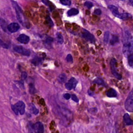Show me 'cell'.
I'll return each instance as SVG.
<instances>
[{
    "label": "cell",
    "instance_id": "1",
    "mask_svg": "<svg viewBox=\"0 0 133 133\" xmlns=\"http://www.w3.org/2000/svg\"><path fill=\"white\" fill-rule=\"evenodd\" d=\"M123 53L127 57L132 54L133 50V38L128 30L125 31L123 35Z\"/></svg>",
    "mask_w": 133,
    "mask_h": 133
},
{
    "label": "cell",
    "instance_id": "2",
    "mask_svg": "<svg viewBox=\"0 0 133 133\" xmlns=\"http://www.w3.org/2000/svg\"><path fill=\"white\" fill-rule=\"evenodd\" d=\"M12 4L13 6L14 7V8L15 9V10L18 20L19 21L20 23H21L24 26H25V17L23 13V11H22L20 6L18 5V3L16 1H14V0H12Z\"/></svg>",
    "mask_w": 133,
    "mask_h": 133
},
{
    "label": "cell",
    "instance_id": "3",
    "mask_svg": "<svg viewBox=\"0 0 133 133\" xmlns=\"http://www.w3.org/2000/svg\"><path fill=\"white\" fill-rule=\"evenodd\" d=\"M11 108L14 112L16 115L20 113L21 115H23L25 112V104L22 101H18L15 105H12Z\"/></svg>",
    "mask_w": 133,
    "mask_h": 133
},
{
    "label": "cell",
    "instance_id": "4",
    "mask_svg": "<svg viewBox=\"0 0 133 133\" xmlns=\"http://www.w3.org/2000/svg\"><path fill=\"white\" fill-rule=\"evenodd\" d=\"M124 106L125 109L128 112H133V88L125 101Z\"/></svg>",
    "mask_w": 133,
    "mask_h": 133
},
{
    "label": "cell",
    "instance_id": "5",
    "mask_svg": "<svg viewBox=\"0 0 133 133\" xmlns=\"http://www.w3.org/2000/svg\"><path fill=\"white\" fill-rule=\"evenodd\" d=\"M116 60L115 59L112 58L111 60L110 61V65H111V72L113 76L118 80H121L122 78V76L117 72L116 68Z\"/></svg>",
    "mask_w": 133,
    "mask_h": 133
},
{
    "label": "cell",
    "instance_id": "6",
    "mask_svg": "<svg viewBox=\"0 0 133 133\" xmlns=\"http://www.w3.org/2000/svg\"><path fill=\"white\" fill-rule=\"evenodd\" d=\"M14 50L16 51V52L21 54L22 55H24L25 56H29L30 55L31 52L30 50L29 49L25 48L23 46H19V45H15L14 46Z\"/></svg>",
    "mask_w": 133,
    "mask_h": 133
},
{
    "label": "cell",
    "instance_id": "7",
    "mask_svg": "<svg viewBox=\"0 0 133 133\" xmlns=\"http://www.w3.org/2000/svg\"><path fill=\"white\" fill-rule=\"evenodd\" d=\"M82 36L86 41H89L91 43H94L95 41V38L94 36L90 33L85 29H83V32L82 33Z\"/></svg>",
    "mask_w": 133,
    "mask_h": 133
},
{
    "label": "cell",
    "instance_id": "8",
    "mask_svg": "<svg viewBox=\"0 0 133 133\" xmlns=\"http://www.w3.org/2000/svg\"><path fill=\"white\" fill-rule=\"evenodd\" d=\"M78 81L75 78H71L68 82L65 83V88L68 90H71L73 88H75L78 84Z\"/></svg>",
    "mask_w": 133,
    "mask_h": 133
},
{
    "label": "cell",
    "instance_id": "9",
    "mask_svg": "<svg viewBox=\"0 0 133 133\" xmlns=\"http://www.w3.org/2000/svg\"><path fill=\"white\" fill-rule=\"evenodd\" d=\"M7 29H8V31L11 33H15L16 32L19 30L20 29V26L18 24L16 23H13L10 24L8 27H7Z\"/></svg>",
    "mask_w": 133,
    "mask_h": 133
},
{
    "label": "cell",
    "instance_id": "10",
    "mask_svg": "<svg viewBox=\"0 0 133 133\" xmlns=\"http://www.w3.org/2000/svg\"><path fill=\"white\" fill-rule=\"evenodd\" d=\"M33 128L35 131L38 133H42L44 131L43 125L42 123L40 122H38L35 123L33 126Z\"/></svg>",
    "mask_w": 133,
    "mask_h": 133
},
{
    "label": "cell",
    "instance_id": "11",
    "mask_svg": "<svg viewBox=\"0 0 133 133\" xmlns=\"http://www.w3.org/2000/svg\"><path fill=\"white\" fill-rule=\"evenodd\" d=\"M17 40L22 44H28L30 41V37L25 34H21L18 37Z\"/></svg>",
    "mask_w": 133,
    "mask_h": 133
},
{
    "label": "cell",
    "instance_id": "12",
    "mask_svg": "<svg viewBox=\"0 0 133 133\" xmlns=\"http://www.w3.org/2000/svg\"><path fill=\"white\" fill-rule=\"evenodd\" d=\"M108 8L111 11L112 13L115 17L117 18L119 17L120 13H119V10H118V8L116 6L113 5H110L108 6Z\"/></svg>",
    "mask_w": 133,
    "mask_h": 133
},
{
    "label": "cell",
    "instance_id": "13",
    "mask_svg": "<svg viewBox=\"0 0 133 133\" xmlns=\"http://www.w3.org/2000/svg\"><path fill=\"white\" fill-rule=\"evenodd\" d=\"M43 61V58L38 56L34 57L31 60V63L35 66H38L42 63Z\"/></svg>",
    "mask_w": 133,
    "mask_h": 133
},
{
    "label": "cell",
    "instance_id": "14",
    "mask_svg": "<svg viewBox=\"0 0 133 133\" xmlns=\"http://www.w3.org/2000/svg\"><path fill=\"white\" fill-rule=\"evenodd\" d=\"M123 120L124 123L126 125H133V121L130 119L129 115L126 113L123 116Z\"/></svg>",
    "mask_w": 133,
    "mask_h": 133
},
{
    "label": "cell",
    "instance_id": "15",
    "mask_svg": "<svg viewBox=\"0 0 133 133\" xmlns=\"http://www.w3.org/2000/svg\"><path fill=\"white\" fill-rule=\"evenodd\" d=\"M28 106H29V109L30 110V111L31 112V113L34 115H37L39 114V110L36 108V107L33 103H31L30 104H29Z\"/></svg>",
    "mask_w": 133,
    "mask_h": 133
},
{
    "label": "cell",
    "instance_id": "16",
    "mask_svg": "<svg viewBox=\"0 0 133 133\" xmlns=\"http://www.w3.org/2000/svg\"><path fill=\"white\" fill-rule=\"evenodd\" d=\"M106 95L108 97H116L117 96V93L115 90L113 89V88H110L107 92Z\"/></svg>",
    "mask_w": 133,
    "mask_h": 133
},
{
    "label": "cell",
    "instance_id": "17",
    "mask_svg": "<svg viewBox=\"0 0 133 133\" xmlns=\"http://www.w3.org/2000/svg\"><path fill=\"white\" fill-rule=\"evenodd\" d=\"M119 18L122 19V20H127L132 18L131 15L127 13H120V15L118 17Z\"/></svg>",
    "mask_w": 133,
    "mask_h": 133
},
{
    "label": "cell",
    "instance_id": "18",
    "mask_svg": "<svg viewBox=\"0 0 133 133\" xmlns=\"http://www.w3.org/2000/svg\"><path fill=\"white\" fill-rule=\"evenodd\" d=\"M79 13V11L78 10L75 8H72L69 10L67 12V15L69 17L75 16Z\"/></svg>",
    "mask_w": 133,
    "mask_h": 133
},
{
    "label": "cell",
    "instance_id": "19",
    "mask_svg": "<svg viewBox=\"0 0 133 133\" xmlns=\"http://www.w3.org/2000/svg\"><path fill=\"white\" fill-rule=\"evenodd\" d=\"M66 80V76L64 73H61L58 77V81L59 83H63L65 82Z\"/></svg>",
    "mask_w": 133,
    "mask_h": 133
},
{
    "label": "cell",
    "instance_id": "20",
    "mask_svg": "<svg viewBox=\"0 0 133 133\" xmlns=\"http://www.w3.org/2000/svg\"><path fill=\"white\" fill-rule=\"evenodd\" d=\"M94 82L95 83H96L97 84H98L99 85H101V86H105L106 85L105 81L100 78H97L96 79H95L94 80Z\"/></svg>",
    "mask_w": 133,
    "mask_h": 133
},
{
    "label": "cell",
    "instance_id": "21",
    "mask_svg": "<svg viewBox=\"0 0 133 133\" xmlns=\"http://www.w3.org/2000/svg\"><path fill=\"white\" fill-rule=\"evenodd\" d=\"M119 38H118V36L116 35H113L111 39L110 40V44H111L112 45H114L116 43L119 42Z\"/></svg>",
    "mask_w": 133,
    "mask_h": 133
},
{
    "label": "cell",
    "instance_id": "22",
    "mask_svg": "<svg viewBox=\"0 0 133 133\" xmlns=\"http://www.w3.org/2000/svg\"><path fill=\"white\" fill-rule=\"evenodd\" d=\"M56 40L58 43L60 44H62L63 42V38L62 35L60 33H57L56 34Z\"/></svg>",
    "mask_w": 133,
    "mask_h": 133
},
{
    "label": "cell",
    "instance_id": "23",
    "mask_svg": "<svg viewBox=\"0 0 133 133\" xmlns=\"http://www.w3.org/2000/svg\"><path fill=\"white\" fill-rule=\"evenodd\" d=\"M45 21H46V24H47L48 26H49L50 27H53L54 26V23H53V22L52 20H51V18H50L49 16H47L46 17Z\"/></svg>",
    "mask_w": 133,
    "mask_h": 133
},
{
    "label": "cell",
    "instance_id": "24",
    "mask_svg": "<svg viewBox=\"0 0 133 133\" xmlns=\"http://www.w3.org/2000/svg\"><path fill=\"white\" fill-rule=\"evenodd\" d=\"M53 42V39L51 37H47V38L45 39L44 43H45V45L50 46L51 45V43Z\"/></svg>",
    "mask_w": 133,
    "mask_h": 133
},
{
    "label": "cell",
    "instance_id": "25",
    "mask_svg": "<svg viewBox=\"0 0 133 133\" xmlns=\"http://www.w3.org/2000/svg\"><path fill=\"white\" fill-rule=\"evenodd\" d=\"M1 27L4 31L7 32V30H8V29H7V27L8 26H6V23L3 19H1Z\"/></svg>",
    "mask_w": 133,
    "mask_h": 133
},
{
    "label": "cell",
    "instance_id": "26",
    "mask_svg": "<svg viewBox=\"0 0 133 133\" xmlns=\"http://www.w3.org/2000/svg\"><path fill=\"white\" fill-rule=\"evenodd\" d=\"M109 37H110V33L109 31L105 32L104 34V36H103V42H104L106 44L108 43L109 40Z\"/></svg>",
    "mask_w": 133,
    "mask_h": 133
},
{
    "label": "cell",
    "instance_id": "27",
    "mask_svg": "<svg viewBox=\"0 0 133 133\" xmlns=\"http://www.w3.org/2000/svg\"><path fill=\"white\" fill-rule=\"evenodd\" d=\"M35 88L34 86V84L33 83H30L29 84V92L30 94H33L35 93Z\"/></svg>",
    "mask_w": 133,
    "mask_h": 133
},
{
    "label": "cell",
    "instance_id": "28",
    "mask_svg": "<svg viewBox=\"0 0 133 133\" xmlns=\"http://www.w3.org/2000/svg\"><path fill=\"white\" fill-rule=\"evenodd\" d=\"M127 60L129 65L130 66H133V54H131L127 56Z\"/></svg>",
    "mask_w": 133,
    "mask_h": 133
},
{
    "label": "cell",
    "instance_id": "29",
    "mask_svg": "<svg viewBox=\"0 0 133 133\" xmlns=\"http://www.w3.org/2000/svg\"><path fill=\"white\" fill-rule=\"evenodd\" d=\"M42 2L47 6H48L49 7H55V6L53 5V4L51 3V2H50L49 0H42Z\"/></svg>",
    "mask_w": 133,
    "mask_h": 133
},
{
    "label": "cell",
    "instance_id": "30",
    "mask_svg": "<svg viewBox=\"0 0 133 133\" xmlns=\"http://www.w3.org/2000/svg\"><path fill=\"white\" fill-rule=\"evenodd\" d=\"M60 3L64 5L70 6L71 4V2L70 0H59Z\"/></svg>",
    "mask_w": 133,
    "mask_h": 133
},
{
    "label": "cell",
    "instance_id": "31",
    "mask_svg": "<svg viewBox=\"0 0 133 133\" xmlns=\"http://www.w3.org/2000/svg\"><path fill=\"white\" fill-rule=\"evenodd\" d=\"M0 44H1V46L2 47L5 49H8L9 47V46L8 44H7L6 43H4L2 40H0Z\"/></svg>",
    "mask_w": 133,
    "mask_h": 133
},
{
    "label": "cell",
    "instance_id": "32",
    "mask_svg": "<svg viewBox=\"0 0 133 133\" xmlns=\"http://www.w3.org/2000/svg\"><path fill=\"white\" fill-rule=\"evenodd\" d=\"M84 5H85L86 7H87L88 9H91L92 7H93V4L91 2H90V1H86V2H85V3H84Z\"/></svg>",
    "mask_w": 133,
    "mask_h": 133
},
{
    "label": "cell",
    "instance_id": "33",
    "mask_svg": "<svg viewBox=\"0 0 133 133\" xmlns=\"http://www.w3.org/2000/svg\"><path fill=\"white\" fill-rule=\"evenodd\" d=\"M66 60L68 62H73V57L71 54H68L66 57Z\"/></svg>",
    "mask_w": 133,
    "mask_h": 133
},
{
    "label": "cell",
    "instance_id": "34",
    "mask_svg": "<svg viewBox=\"0 0 133 133\" xmlns=\"http://www.w3.org/2000/svg\"><path fill=\"white\" fill-rule=\"evenodd\" d=\"M71 99L74 101H75L76 102H79V100L78 99V98L77 97V96L75 95H71Z\"/></svg>",
    "mask_w": 133,
    "mask_h": 133
},
{
    "label": "cell",
    "instance_id": "35",
    "mask_svg": "<svg viewBox=\"0 0 133 133\" xmlns=\"http://www.w3.org/2000/svg\"><path fill=\"white\" fill-rule=\"evenodd\" d=\"M94 14L97 15H100L101 14V11L100 9H96L94 11Z\"/></svg>",
    "mask_w": 133,
    "mask_h": 133
},
{
    "label": "cell",
    "instance_id": "36",
    "mask_svg": "<svg viewBox=\"0 0 133 133\" xmlns=\"http://www.w3.org/2000/svg\"><path fill=\"white\" fill-rule=\"evenodd\" d=\"M63 97L66 100H69L71 97V95L70 94L66 93V94H64L63 95Z\"/></svg>",
    "mask_w": 133,
    "mask_h": 133
},
{
    "label": "cell",
    "instance_id": "37",
    "mask_svg": "<svg viewBox=\"0 0 133 133\" xmlns=\"http://www.w3.org/2000/svg\"><path fill=\"white\" fill-rule=\"evenodd\" d=\"M27 78V73L26 72H23L21 73V79L23 80L26 79Z\"/></svg>",
    "mask_w": 133,
    "mask_h": 133
},
{
    "label": "cell",
    "instance_id": "38",
    "mask_svg": "<svg viewBox=\"0 0 133 133\" xmlns=\"http://www.w3.org/2000/svg\"><path fill=\"white\" fill-rule=\"evenodd\" d=\"M88 92H90V90H88ZM88 94H89L90 96H93V94H94V93L92 92L91 93H90V92H88Z\"/></svg>",
    "mask_w": 133,
    "mask_h": 133
},
{
    "label": "cell",
    "instance_id": "39",
    "mask_svg": "<svg viewBox=\"0 0 133 133\" xmlns=\"http://www.w3.org/2000/svg\"><path fill=\"white\" fill-rule=\"evenodd\" d=\"M129 2L131 4V5L133 6V0H129Z\"/></svg>",
    "mask_w": 133,
    "mask_h": 133
},
{
    "label": "cell",
    "instance_id": "40",
    "mask_svg": "<svg viewBox=\"0 0 133 133\" xmlns=\"http://www.w3.org/2000/svg\"><path fill=\"white\" fill-rule=\"evenodd\" d=\"M121 1H123V0H121Z\"/></svg>",
    "mask_w": 133,
    "mask_h": 133
}]
</instances>
